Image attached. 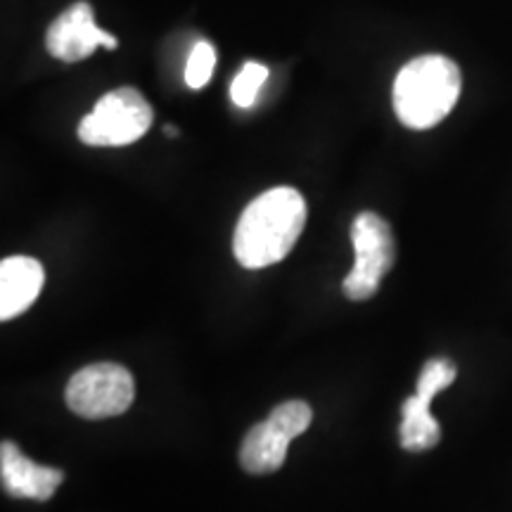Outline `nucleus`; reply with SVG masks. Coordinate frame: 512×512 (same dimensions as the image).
Returning <instances> with one entry per match:
<instances>
[{"instance_id": "obj_10", "label": "nucleus", "mask_w": 512, "mask_h": 512, "mask_svg": "<svg viewBox=\"0 0 512 512\" xmlns=\"http://www.w3.org/2000/svg\"><path fill=\"white\" fill-rule=\"evenodd\" d=\"M290 439L264 420L247 432L240 448V465L249 475H271L280 470L287 458Z\"/></svg>"}, {"instance_id": "obj_12", "label": "nucleus", "mask_w": 512, "mask_h": 512, "mask_svg": "<svg viewBox=\"0 0 512 512\" xmlns=\"http://www.w3.org/2000/svg\"><path fill=\"white\" fill-rule=\"evenodd\" d=\"M268 79V69L259 62H247L242 67V72L233 79V86H230V98L238 107H252L256 102V95H259L261 86H264Z\"/></svg>"}, {"instance_id": "obj_3", "label": "nucleus", "mask_w": 512, "mask_h": 512, "mask_svg": "<svg viewBox=\"0 0 512 512\" xmlns=\"http://www.w3.org/2000/svg\"><path fill=\"white\" fill-rule=\"evenodd\" d=\"M152 107L136 88H117L102 95L91 114L81 119V143L93 147H121L136 143L150 131Z\"/></svg>"}, {"instance_id": "obj_6", "label": "nucleus", "mask_w": 512, "mask_h": 512, "mask_svg": "<svg viewBox=\"0 0 512 512\" xmlns=\"http://www.w3.org/2000/svg\"><path fill=\"white\" fill-rule=\"evenodd\" d=\"M456 363L448 358H432L418 377V392L403 401V422L399 427L401 446L411 453L430 451L439 444L441 427L430 413L434 396L451 387L456 380Z\"/></svg>"}, {"instance_id": "obj_13", "label": "nucleus", "mask_w": 512, "mask_h": 512, "mask_svg": "<svg viewBox=\"0 0 512 512\" xmlns=\"http://www.w3.org/2000/svg\"><path fill=\"white\" fill-rule=\"evenodd\" d=\"M214 67H216V50L211 43L207 41H200L195 48H192V53L188 57V67H185V83H188L190 88H204L211 79V74H214Z\"/></svg>"}, {"instance_id": "obj_5", "label": "nucleus", "mask_w": 512, "mask_h": 512, "mask_svg": "<svg viewBox=\"0 0 512 512\" xmlns=\"http://www.w3.org/2000/svg\"><path fill=\"white\" fill-rule=\"evenodd\" d=\"M356 261L342 290L351 302H366L380 290L384 275L394 266V235L389 223L373 211H363L351 226Z\"/></svg>"}, {"instance_id": "obj_11", "label": "nucleus", "mask_w": 512, "mask_h": 512, "mask_svg": "<svg viewBox=\"0 0 512 512\" xmlns=\"http://www.w3.org/2000/svg\"><path fill=\"white\" fill-rule=\"evenodd\" d=\"M268 422L292 441L309 430L313 422V411L306 401H285L273 408L271 415H268Z\"/></svg>"}, {"instance_id": "obj_7", "label": "nucleus", "mask_w": 512, "mask_h": 512, "mask_svg": "<svg viewBox=\"0 0 512 512\" xmlns=\"http://www.w3.org/2000/svg\"><path fill=\"white\" fill-rule=\"evenodd\" d=\"M100 46L114 50L117 48V38L102 31L95 24L93 8L86 0H81L74 8L62 12L46 34L48 53L62 62L86 60Z\"/></svg>"}, {"instance_id": "obj_8", "label": "nucleus", "mask_w": 512, "mask_h": 512, "mask_svg": "<svg viewBox=\"0 0 512 512\" xmlns=\"http://www.w3.org/2000/svg\"><path fill=\"white\" fill-rule=\"evenodd\" d=\"M0 479L5 494L12 498H29V501H50L60 484L64 472L57 467L38 465L19 451L15 441H3L0 446Z\"/></svg>"}, {"instance_id": "obj_1", "label": "nucleus", "mask_w": 512, "mask_h": 512, "mask_svg": "<svg viewBox=\"0 0 512 512\" xmlns=\"http://www.w3.org/2000/svg\"><path fill=\"white\" fill-rule=\"evenodd\" d=\"M306 226V202L294 188H273L242 211L235 226L233 254L249 271L283 261Z\"/></svg>"}, {"instance_id": "obj_4", "label": "nucleus", "mask_w": 512, "mask_h": 512, "mask_svg": "<svg viewBox=\"0 0 512 512\" xmlns=\"http://www.w3.org/2000/svg\"><path fill=\"white\" fill-rule=\"evenodd\" d=\"M136 382L119 363H93L74 373L67 384V406L86 420L117 418L131 408Z\"/></svg>"}, {"instance_id": "obj_9", "label": "nucleus", "mask_w": 512, "mask_h": 512, "mask_svg": "<svg viewBox=\"0 0 512 512\" xmlns=\"http://www.w3.org/2000/svg\"><path fill=\"white\" fill-rule=\"evenodd\" d=\"M46 271L31 256H8L0 264V318L10 320L24 313L43 290Z\"/></svg>"}, {"instance_id": "obj_2", "label": "nucleus", "mask_w": 512, "mask_h": 512, "mask_svg": "<svg viewBox=\"0 0 512 512\" xmlns=\"http://www.w3.org/2000/svg\"><path fill=\"white\" fill-rule=\"evenodd\" d=\"M463 76L444 55L415 57L394 81V110L403 126L425 131L451 114L460 98Z\"/></svg>"}]
</instances>
